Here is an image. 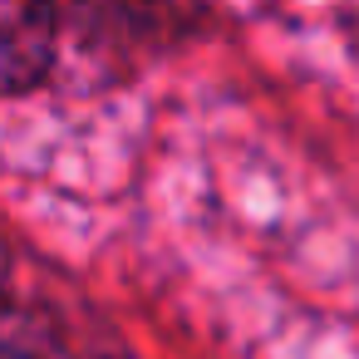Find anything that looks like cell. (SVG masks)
Instances as JSON below:
<instances>
[{
    "label": "cell",
    "instance_id": "7a4b0ae2",
    "mask_svg": "<svg viewBox=\"0 0 359 359\" xmlns=\"http://www.w3.org/2000/svg\"><path fill=\"white\" fill-rule=\"evenodd\" d=\"M0 359H6V354H0Z\"/></svg>",
    "mask_w": 359,
    "mask_h": 359
},
{
    "label": "cell",
    "instance_id": "6da1fadb",
    "mask_svg": "<svg viewBox=\"0 0 359 359\" xmlns=\"http://www.w3.org/2000/svg\"><path fill=\"white\" fill-rule=\"evenodd\" d=\"M55 65L50 0H0V94L35 89Z\"/></svg>",
    "mask_w": 359,
    "mask_h": 359
}]
</instances>
